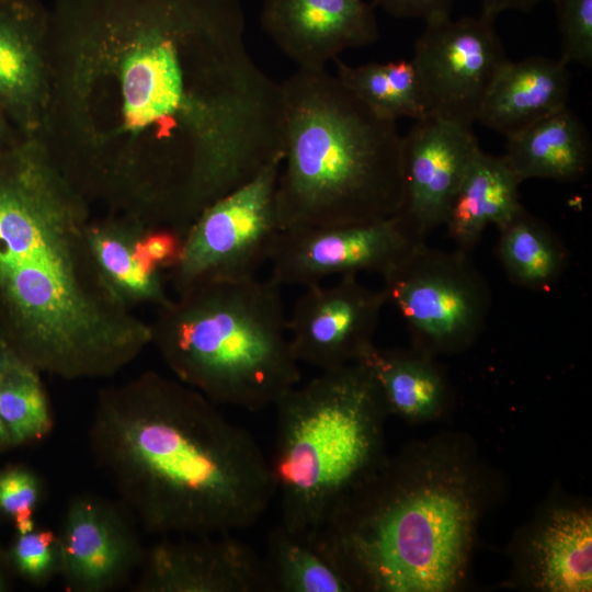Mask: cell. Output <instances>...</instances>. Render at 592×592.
Returning a JSON list of instances; mask_svg holds the SVG:
<instances>
[{
    "label": "cell",
    "mask_w": 592,
    "mask_h": 592,
    "mask_svg": "<svg viewBox=\"0 0 592 592\" xmlns=\"http://www.w3.org/2000/svg\"><path fill=\"white\" fill-rule=\"evenodd\" d=\"M382 280L414 348L432 355L467 348L487 325L491 288L466 252L420 241Z\"/></svg>",
    "instance_id": "obj_8"
},
{
    "label": "cell",
    "mask_w": 592,
    "mask_h": 592,
    "mask_svg": "<svg viewBox=\"0 0 592 592\" xmlns=\"http://www.w3.org/2000/svg\"><path fill=\"white\" fill-rule=\"evenodd\" d=\"M134 592L274 591L263 558L230 536H162L146 548Z\"/></svg>",
    "instance_id": "obj_14"
},
{
    "label": "cell",
    "mask_w": 592,
    "mask_h": 592,
    "mask_svg": "<svg viewBox=\"0 0 592 592\" xmlns=\"http://www.w3.org/2000/svg\"><path fill=\"white\" fill-rule=\"evenodd\" d=\"M386 304L382 288L366 286L354 274L332 285L306 286L287 317L296 361L321 371L360 362L375 345Z\"/></svg>",
    "instance_id": "obj_13"
},
{
    "label": "cell",
    "mask_w": 592,
    "mask_h": 592,
    "mask_svg": "<svg viewBox=\"0 0 592 592\" xmlns=\"http://www.w3.org/2000/svg\"><path fill=\"white\" fill-rule=\"evenodd\" d=\"M480 149L467 127L425 115L402 136L403 195L396 214L419 240L444 226L453 198Z\"/></svg>",
    "instance_id": "obj_15"
},
{
    "label": "cell",
    "mask_w": 592,
    "mask_h": 592,
    "mask_svg": "<svg viewBox=\"0 0 592 592\" xmlns=\"http://www.w3.org/2000/svg\"><path fill=\"white\" fill-rule=\"evenodd\" d=\"M389 15L397 19H423L425 22L451 15L453 0H373Z\"/></svg>",
    "instance_id": "obj_31"
},
{
    "label": "cell",
    "mask_w": 592,
    "mask_h": 592,
    "mask_svg": "<svg viewBox=\"0 0 592 592\" xmlns=\"http://www.w3.org/2000/svg\"><path fill=\"white\" fill-rule=\"evenodd\" d=\"M260 24L301 69H323L379 37L374 5L364 0H262Z\"/></svg>",
    "instance_id": "obj_16"
},
{
    "label": "cell",
    "mask_w": 592,
    "mask_h": 592,
    "mask_svg": "<svg viewBox=\"0 0 592 592\" xmlns=\"http://www.w3.org/2000/svg\"><path fill=\"white\" fill-rule=\"evenodd\" d=\"M91 208L38 138L0 153V339L67 382L111 378L151 345L98 271Z\"/></svg>",
    "instance_id": "obj_2"
},
{
    "label": "cell",
    "mask_w": 592,
    "mask_h": 592,
    "mask_svg": "<svg viewBox=\"0 0 592 592\" xmlns=\"http://www.w3.org/2000/svg\"><path fill=\"white\" fill-rule=\"evenodd\" d=\"M503 157L521 182H572L590 169L591 141L581 119L566 106L506 137Z\"/></svg>",
    "instance_id": "obj_20"
},
{
    "label": "cell",
    "mask_w": 592,
    "mask_h": 592,
    "mask_svg": "<svg viewBox=\"0 0 592 592\" xmlns=\"http://www.w3.org/2000/svg\"><path fill=\"white\" fill-rule=\"evenodd\" d=\"M494 20L480 13L425 22L411 61L420 78L428 114L467 127L478 122L485 98L509 59Z\"/></svg>",
    "instance_id": "obj_10"
},
{
    "label": "cell",
    "mask_w": 592,
    "mask_h": 592,
    "mask_svg": "<svg viewBox=\"0 0 592 592\" xmlns=\"http://www.w3.org/2000/svg\"><path fill=\"white\" fill-rule=\"evenodd\" d=\"M139 527L118 499L73 494L56 532L65 590L109 592L125 587L138 572L147 548Z\"/></svg>",
    "instance_id": "obj_11"
},
{
    "label": "cell",
    "mask_w": 592,
    "mask_h": 592,
    "mask_svg": "<svg viewBox=\"0 0 592 592\" xmlns=\"http://www.w3.org/2000/svg\"><path fill=\"white\" fill-rule=\"evenodd\" d=\"M432 354L417 349L374 345L360 361L372 373L388 413L419 420L436 415L447 400V384Z\"/></svg>",
    "instance_id": "obj_23"
},
{
    "label": "cell",
    "mask_w": 592,
    "mask_h": 592,
    "mask_svg": "<svg viewBox=\"0 0 592 592\" xmlns=\"http://www.w3.org/2000/svg\"><path fill=\"white\" fill-rule=\"evenodd\" d=\"M276 440L270 463L281 524L316 536L330 515L386 459L380 390L361 362L321 371L274 405Z\"/></svg>",
    "instance_id": "obj_7"
},
{
    "label": "cell",
    "mask_w": 592,
    "mask_h": 592,
    "mask_svg": "<svg viewBox=\"0 0 592 592\" xmlns=\"http://www.w3.org/2000/svg\"><path fill=\"white\" fill-rule=\"evenodd\" d=\"M542 1L544 0H480L481 13L494 19L506 10H519L527 13Z\"/></svg>",
    "instance_id": "obj_32"
},
{
    "label": "cell",
    "mask_w": 592,
    "mask_h": 592,
    "mask_svg": "<svg viewBox=\"0 0 592 592\" xmlns=\"http://www.w3.org/2000/svg\"><path fill=\"white\" fill-rule=\"evenodd\" d=\"M569 91L568 65L559 58L508 59L485 98L478 122L509 137L568 106Z\"/></svg>",
    "instance_id": "obj_18"
},
{
    "label": "cell",
    "mask_w": 592,
    "mask_h": 592,
    "mask_svg": "<svg viewBox=\"0 0 592 592\" xmlns=\"http://www.w3.org/2000/svg\"><path fill=\"white\" fill-rule=\"evenodd\" d=\"M26 139L0 110V153L9 151Z\"/></svg>",
    "instance_id": "obj_33"
},
{
    "label": "cell",
    "mask_w": 592,
    "mask_h": 592,
    "mask_svg": "<svg viewBox=\"0 0 592 592\" xmlns=\"http://www.w3.org/2000/svg\"><path fill=\"white\" fill-rule=\"evenodd\" d=\"M12 577L13 574L8 563L5 549L0 547V592L9 590Z\"/></svg>",
    "instance_id": "obj_35"
},
{
    "label": "cell",
    "mask_w": 592,
    "mask_h": 592,
    "mask_svg": "<svg viewBox=\"0 0 592 592\" xmlns=\"http://www.w3.org/2000/svg\"><path fill=\"white\" fill-rule=\"evenodd\" d=\"M216 406L155 371L98 392L91 456L145 532L232 533L267 509L275 494L270 463Z\"/></svg>",
    "instance_id": "obj_3"
},
{
    "label": "cell",
    "mask_w": 592,
    "mask_h": 592,
    "mask_svg": "<svg viewBox=\"0 0 592 592\" xmlns=\"http://www.w3.org/2000/svg\"><path fill=\"white\" fill-rule=\"evenodd\" d=\"M0 418L11 448L43 441L55 424L42 373L13 352L1 383Z\"/></svg>",
    "instance_id": "obj_27"
},
{
    "label": "cell",
    "mask_w": 592,
    "mask_h": 592,
    "mask_svg": "<svg viewBox=\"0 0 592 592\" xmlns=\"http://www.w3.org/2000/svg\"><path fill=\"white\" fill-rule=\"evenodd\" d=\"M530 572L535 588L588 592L592 588V515L588 509L551 512L531 540Z\"/></svg>",
    "instance_id": "obj_22"
},
{
    "label": "cell",
    "mask_w": 592,
    "mask_h": 592,
    "mask_svg": "<svg viewBox=\"0 0 592 592\" xmlns=\"http://www.w3.org/2000/svg\"><path fill=\"white\" fill-rule=\"evenodd\" d=\"M8 346L3 343V341L0 339V353L7 349Z\"/></svg>",
    "instance_id": "obj_36"
},
{
    "label": "cell",
    "mask_w": 592,
    "mask_h": 592,
    "mask_svg": "<svg viewBox=\"0 0 592 592\" xmlns=\"http://www.w3.org/2000/svg\"><path fill=\"white\" fill-rule=\"evenodd\" d=\"M403 453L337 506L315 536L354 590L449 591L464 579L479 515L469 468Z\"/></svg>",
    "instance_id": "obj_4"
},
{
    "label": "cell",
    "mask_w": 592,
    "mask_h": 592,
    "mask_svg": "<svg viewBox=\"0 0 592 592\" xmlns=\"http://www.w3.org/2000/svg\"><path fill=\"white\" fill-rule=\"evenodd\" d=\"M145 224L115 213L91 218L88 243L104 283L125 306L161 308L170 303L166 273L141 254L138 239Z\"/></svg>",
    "instance_id": "obj_19"
},
{
    "label": "cell",
    "mask_w": 592,
    "mask_h": 592,
    "mask_svg": "<svg viewBox=\"0 0 592 592\" xmlns=\"http://www.w3.org/2000/svg\"><path fill=\"white\" fill-rule=\"evenodd\" d=\"M45 492V485L34 469L16 464L0 469V519L10 522L15 533L36 527L34 515Z\"/></svg>",
    "instance_id": "obj_29"
},
{
    "label": "cell",
    "mask_w": 592,
    "mask_h": 592,
    "mask_svg": "<svg viewBox=\"0 0 592 592\" xmlns=\"http://www.w3.org/2000/svg\"><path fill=\"white\" fill-rule=\"evenodd\" d=\"M38 138L91 204L185 234L284 155L241 0H53Z\"/></svg>",
    "instance_id": "obj_1"
},
{
    "label": "cell",
    "mask_w": 592,
    "mask_h": 592,
    "mask_svg": "<svg viewBox=\"0 0 592 592\" xmlns=\"http://www.w3.org/2000/svg\"><path fill=\"white\" fill-rule=\"evenodd\" d=\"M10 355H11V351L8 348L4 349L0 353V389H1L2 378L5 372ZM10 448H11L10 440L8 437V434L5 432V429L0 418V452H5Z\"/></svg>",
    "instance_id": "obj_34"
},
{
    "label": "cell",
    "mask_w": 592,
    "mask_h": 592,
    "mask_svg": "<svg viewBox=\"0 0 592 592\" xmlns=\"http://www.w3.org/2000/svg\"><path fill=\"white\" fill-rule=\"evenodd\" d=\"M13 577L34 587H45L60 571V553L57 533L35 527L26 533H15L5 549Z\"/></svg>",
    "instance_id": "obj_28"
},
{
    "label": "cell",
    "mask_w": 592,
    "mask_h": 592,
    "mask_svg": "<svg viewBox=\"0 0 592 592\" xmlns=\"http://www.w3.org/2000/svg\"><path fill=\"white\" fill-rule=\"evenodd\" d=\"M50 98L49 11L38 0H0V110L38 137Z\"/></svg>",
    "instance_id": "obj_17"
},
{
    "label": "cell",
    "mask_w": 592,
    "mask_h": 592,
    "mask_svg": "<svg viewBox=\"0 0 592 592\" xmlns=\"http://www.w3.org/2000/svg\"><path fill=\"white\" fill-rule=\"evenodd\" d=\"M282 287L271 276L191 287L158 308L151 345L174 378L215 405L274 406L300 380Z\"/></svg>",
    "instance_id": "obj_6"
},
{
    "label": "cell",
    "mask_w": 592,
    "mask_h": 592,
    "mask_svg": "<svg viewBox=\"0 0 592 592\" xmlns=\"http://www.w3.org/2000/svg\"><path fill=\"white\" fill-rule=\"evenodd\" d=\"M520 183L503 156L477 151L444 223L457 250L468 253L488 226L499 229L513 217L522 206Z\"/></svg>",
    "instance_id": "obj_21"
},
{
    "label": "cell",
    "mask_w": 592,
    "mask_h": 592,
    "mask_svg": "<svg viewBox=\"0 0 592 592\" xmlns=\"http://www.w3.org/2000/svg\"><path fill=\"white\" fill-rule=\"evenodd\" d=\"M498 231L497 257L510 282L546 292L559 281L569 252L546 223L522 205Z\"/></svg>",
    "instance_id": "obj_24"
},
{
    "label": "cell",
    "mask_w": 592,
    "mask_h": 592,
    "mask_svg": "<svg viewBox=\"0 0 592 592\" xmlns=\"http://www.w3.org/2000/svg\"><path fill=\"white\" fill-rule=\"evenodd\" d=\"M337 78L378 115L397 121L428 114L420 78L411 60L350 66L333 59Z\"/></svg>",
    "instance_id": "obj_26"
},
{
    "label": "cell",
    "mask_w": 592,
    "mask_h": 592,
    "mask_svg": "<svg viewBox=\"0 0 592 592\" xmlns=\"http://www.w3.org/2000/svg\"><path fill=\"white\" fill-rule=\"evenodd\" d=\"M282 231L395 216L402 202V136L337 76L298 68L283 83Z\"/></svg>",
    "instance_id": "obj_5"
},
{
    "label": "cell",
    "mask_w": 592,
    "mask_h": 592,
    "mask_svg": "<svg viewBox=\"0 0 592 592\" xmlns=\"http://www.w3.org/2000/svg\"><path fill=\"white\" fill-rule=\"evenodd\" d=\"M284 155L208 205L191 224L178 263L166 274L175 294L219 281L257 276L282 232L276 185Z\"/></svg>",
    "instance_id": "obj_9"
},
{
    "label": "cell",
    "mask_w": 592,
    "mask_h": 592,
    "mask_svg": "<svg viewBox=\"0 0 592 592\" xmlns=\"http://www.w3.org/2000/svg\"><path fill=\"white\" fill-rule=\"evenodd\" d=\"M397 216L331 227L282 231L270 260L282 286H309L361 272L380 276L420 242Z\"/></svg>",
    "instance_id": "obj_12"
},
{
    "label": "cell",
    "mask_w": 592,
    "mask_h": 592,
    "mask_svg": "<svg viewBox=\"0 0 592 592\" xmlns=\"http://www.w3.org/2000/svg\"><path fill=\"white\" fill-rule=\"evenodd\" d=\"M264 561L274 591H355L316 537L289 531L282 524L269 534Z\"/></svg>",
    "instance_id": "obj_25"
},
{
    "label": "cell",
    "mask_w": 592,
    "mask_h": 592,
    "mask_svg": "<svg viewBox=\"0 0 592 592\" xmlns=\"http://www.w3.org/2000/svg\"><path fill=\"white\" fill-rule=\"evenodd\" d=\"M557 15L560 60L592 66V0H550Z\"/></svg>",
    "instance_id": "obj_30"
}]
</instances>
